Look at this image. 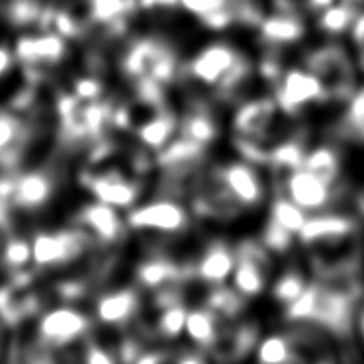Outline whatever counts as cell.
Wrapping results in <instances>:
<instances>
[{"instance_id": "1", "label": "cell", "mask_w": 364, "mask_h": 364, "mask_svg": "<svg viewBox=\"0 0 364 364\" xmlns=\"http://www.w3.org/2000/svg\"><path fill=\"white\" fill-rule=\"evenodd\" d=\"M350 296L331 288H306L288 306V317L298 323L316 325L317 329L347 339L350 333Z\"/></svg>"}, {"instance_id": "2", "label": "cell", "mask_w": 364, "mask_h": 364, "mask_svg": "<svg viewBox=\"0 0 364 364\" xmlns=\"http://www.w3.org/2000/svg\"><path fill=\"white\" fill-rule=\"evenodd\" d=\"M92 323L82 311L73 308H55L41 317L32 345L65 347L90 337Z\"/></svg>"}, {"instance_id": "3", "label": "cell", "mask_w": 364, "mask_h": 364, "mask_svg": "<svg viewBox=\"0 0 364 364\" xmlns=\"http://www.w3.org/2000/svg\"><path fill=\"white\" fill-rule=\"evenodd\" d=\"M26 364H122L116 350L98 345L96 341L82 339L65 347L32 345L26 350Z\"/></svg>"}, {"instance_id": "4", "label": "cell", "mask_w": 364, "mask_h": 364, "mask_svg": "<svg viewBox=\"0 0 364 364\" xmlns=\"http://www.w3.org/2000/svg\"><path fill=\"white\" fill-rule=\"evenodd\" d=\"M314 358L316 348L309 345L308 337L301 335H270L257 347L259 364H311Z\"/></svg>"}, {"instance_id": "5", "label": "cell", "mask_w": 364, "mask_h": 364, "mask_svg": "<svg viewBox=\"0 0 364 364\" xmlns=\"http://www.w3.org/2000/svg\"><path fill=\"white\" fill-rule=\"evenodd\" d=\"M288 192L296 206L306 208V210H316L321 208L329 198L327 191V178L314 171H301L296 173L288 182Z\"/></svg>"}, {"instance_id": "6", "label": "cell", "mask_w": 364, "mask_h": 364, "mask_svg": "<svg viewBox=\"0 0 364 364\" xmlns=\"http://www.w3.org/2000/svg\"><path fill=\"white\" fill-rule=\"evenodd\" d=\"M137 306H139V300L135 292L124 290V292L110 294L102 298L96 308V316L106 325H126L135 316Z\"/></svg>"}, {"instance_id": "7", "label": "cell", "mask_w": 364, "mask_h": 364, "mask_svg": "<svg viewBox=\"0 0 364 364\" xmlns=\"http://www.w3.org/2000/svg\"><path fill=\"white\" fill-rule=\"evenodd\" d=\"M223 178L228 182L231 192L243 204H255L261 198V184H259L251 168L243 165H231L223 171Z\"/></svg>"}, {"instance_id": "8", "label": "cell", "mask_w": 364, "mask_h": 364, "mask_svg": "<svg viewBox=\"0 0 364 364\" xmlns=\"http://www.w3.org/2000/svg\"><path fill=\"white\" fill-rule=\"evenodd\" d=\"M235 57L231 53L230 49L225 48H212L204 51V55H200L194 63V73L198 75L200 79L208 80V82H214L222 75L230 71L233 67Z\"/></svg>"}, {"instance_id": "9", "label": "cell", "mask_w": 364, "mask_h": 364, "mask_svg": "<svg viewBox=\"0 0 364 364\" xmlns=\"http://www.w3.org/2000/svg\"><path fill=\"white\" fill-rule=\"evenodd\" d=\"M134 222L145 228H161V230H176L184 223V214L181 208L173 204H157L141 210L139 214L134 215Z\"/></svg>"}, {"instance_id": "10", "label": "cell", "mask_w": 364, "mask_h": 364, "mask_svg": "<svg viewBox=\"0 0 364 364\" xmlns=\"http://www.w3.org/2000/svg\"><path fill=\"white\" fill-rule=\"evenodd\" d=\"M317 95H319V82L316 79H311L304 73H290L286 77L284 88H282V102L288 108L308 102Z\"/></svg>"}, {"instance_id": "11", "label": "cell", "mask_w": 364, "mask_h": 364, "mask_svg": "<svg viewBox=\"0 0 364 364\" xmlns=\"http://www.w3.org/2000/svg\"><path fill=\"white\" fill-rule=\"evenodd\" d=\"M267 282V274L259 261H255L253 257H243L235 270V284L239 292L245 296H257L262 292Z\"/></svg>"}, {"instance_id": "12", "label": "cell", "mask_w": 364, "mask_h": 364, "mask_svg": "<svg viewBox=\"0 0 364 364\" xmlns=\"http://www.w3.org/2000/svg\"><path fill=\"white\" fill-rule=\"evenodd\" d=\"M231 269H233V257L223 247H215L202 261L200 274L208 282H222L223 278L230 277Z\"/></svg>"}, {"instance_id": "13", "label": "cell", "mask_w": 364, "mask_h": 364, "mask_svg": "<svg viewBox=\"0 0 364 364\" xmlns=\"http://www.w3.org/2000/svg\"><path fill=\"white\" fill-rule=\"evenodd\" d=\"M274 220H277V225H280L284 231H296L304 228V215L300 212V206L290 204V202H278L274 206Z\"/></svg>"}, {"instance_id": "14", "label": "cell", "mask_w": 364, "mask_h": 364, "mask_svg": "<svg viewBox=\"0 0 364 364\" xmlns=\"http://www.w3.org/2000/svg\"><path fill=\"white\" fill-rule=\"evenodd\" d=\"M129 364H176V350H141Z\"/></svg>"}, {"instance_id": "15", "label": "cell", "mask_w": 364, "mask_h": 364, "mask_svg": "<svg viewBox=\"0 0 364 364\" xmlns=\"http://www.w3.org/2000/svg\"><path fill=\"white\" fill-rule=\"evenodd\" d=\"M14 132H16V124L10 118H2L0 116V149L4 145H9L10 139L14 137Z\"/></svg>"}, {"instance_id": "16", "label": "cell", "mask_w": 364, "mask_h": 364, "mask_svg": "<svg viewBox=\"0 0 364 364\" xmlns=\"http://www.w3.org/2000/svg\"><path fill=\"white\" fill-rule=\"evenodd\" d=\"M166 132H168V126L166 124H163V122H157V124H153L151 127H147L145 129V139L149 143H159L165 139Z\"/></svg>"}, {"instance_id": "17", "label": "cell", "mask_w": 364, "mask_h": 364, "mask_svg": "<svg viewBox=\"0 0 364 364\" xmlns=\"http://www.w3.org/2000/svg\"><path fill=\"white\" fill-rule=\"evenodd\" d=\"M176 364H208V358L200 350H184L176 353Z\"/></svg>"}, {"instance_id": "18", "label": "cell", "mask_w": 364, "mask_h": 364, "mask_svg": "<svg viewBox=\"0 0 364 364\" xmlns=\"http://www.w3.org/2000/svg\"><path fill=\"white\" fill-rule=\"evenodd\" d=\"M347 22V14H345V10H331L327 16H325V24L333 28V30H339L341 26Z\"/></svg>"}, {"instance_id": "19", "label": "cell", "mask_w": 364, "mask_h": 364, "mask_svg": "<svg viewBox=\"0 0 364 364\" xmlns=\"http://www.w3.org/2000/svg\"><path fill=\"white\" fill-rule=\"evenodd\" d=\"M9 67V53L4 51V49H0V75H2V71Z\"/></svg>"}, {"instance_id": "20", "label": "cell", "mask_w": 364, "mask_h": 364, "mask_svg": "<svg viewBox=\"0 0 364 364\" xmlns=\"http://www.w3.org/2000/svg\"><path fill=\"white\" fill-rule=\"evenodd\" d=\"M311 364H337L335 363V360H333V358H329V356H319V358H317V360H314V363Z\"/></svg>"}, {"instance_id": "21", "label": "cell", "mask_w": 364, "mask_h": 364, "mask_svg": "<svg viewBox=\"0 0 364 364\" xmlns=\"http://www.w3.org/2000/svg\"><path fill=\"white\" fill-rule=\"evenodd\" d=\"M317 6H327V4H331V0H314Z\"/></svg>"}, {"instance_id": "22", "label": "cell", "mask_w": 364, "mask_h": 364, "mask_svg": "<svg viewBox=\"0 0 364 364\" xmlns=\"http://www.w3.org/2000/svg\"><path fill=\"white\" fill-rule=\"evenodd\" d=\"M360 335H363V341H364V311H363V316H360Z\"/></svg>"}, {"instance_id": "23", "label": "cell", "mask_w": 364, "mask_h": 364, "mask_svg": "<svg viewBox=\"0 0 364 364\" xmlns=\"http://www.w3.org/2000/svg\"><path fill=\"white\" fill-rule=\"evenodd\" d=\"M2 356H4V350H2V345H0V364H2Z\"/></svg>"}]
</instances>
